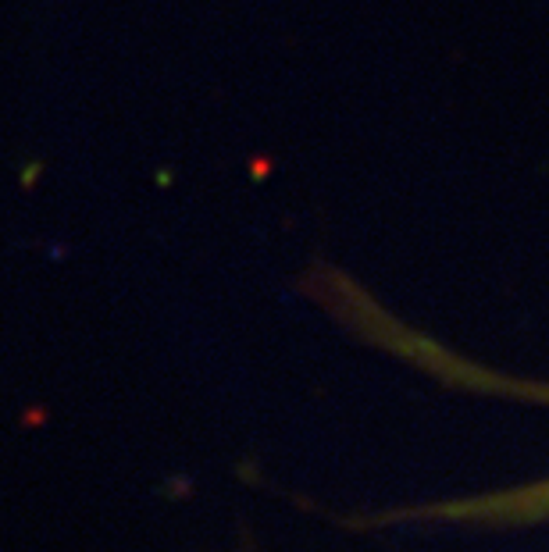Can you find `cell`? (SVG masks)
Returning <instances> with one entry per match:
<instances>
[{
	"label": "cell",
	"instance_id": "obj_1",
	"mask_svg": "<svg viewBox=\"0 0 549 552\" xmlns=\"http://www.w3.org/2000/svg\"><path fill=\"white\" fill-rule=\"evenodd\" d=\"M314 296L328 303V310L343 321L350 332L361 339L375 342L378 350L393 353L407 364L421 367L432 374L435 382L453 385V389L468 392H489V396H510V399H532V403H549V382H525V378H510L482 367L478 360L460 357L443 342L428 339L421 328H410L396 314H389L375 296L357 285L350 275L336 268H321L311 278ZM396 517H432V520H453V524H475V528H528L549 520V478L528 481V485L500 488V492H485L471 499H450V503L418 506V510H403Z\"/></svg>",
	"mask_w": 549,
	"mask_h": 552
}]
</instances>
